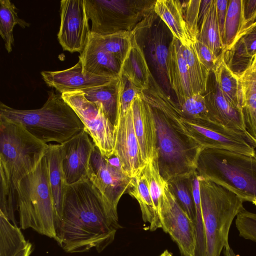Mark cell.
<instances>
[{
  "label": "cell",
  "mask_w": 256,
  "mask_h": 256,
  "mask_svg": "<svg viewBox=\"0 0 256 256\" xmlns=\"http://www.w3.org/2000/svg\"><path fill=\"white\" fill-rule=\"evenodd\" d=\"M120 228L118 214L88 178L66 186L56 240L66 252H101Z\"/></svg>",
  "instance_id": "1"
},
{
  "label": "cell",
  "mask_w": 256,
  "mask_h": 256,
  "mask_svg": "<svg viewBox=\"0 0 256 256\" xmlns=\"http://www.w3.org/2000/svg\"><path fill=\"white\" fill-rule=\"evenodd\" d=\"M42 106L34 110H22L0 103V116L20 124L40 141L62 144L84 128L72 108L62 94L53 90Z\"/></svg>",
  "instance_id": "2"
},
{
  "label": "cell",
  "mask_w": 256,
  "mask_h": 256,
  "mask_svg": "<svg viewBox=\"0 0 256 256\" xmlns=\"http://www.w3.org/2000/svg\"><path fill=\"white\" fill-rule=\"evenodd\" d=\"M196 172L256 206V154L248 156L225 150L203 148Z\"/></svg>",
  "instance_id": "3"
},
{
  "label": "cell",
  "mask_w": 256,
  "mask_h": 256,
  "mask_svg": "<svg viewBox=\"0 0 256 256\" xmlns=\"http://www.w3.org/2000/svg\"><path fill=\"white\" fill-rule=\"evenodd\" d=\"M16 192L20 228H32L56 240V210L46 155L36 168L20 182Z\"/></svg>",
  "instance_id": "4"
},
{
  "label": "cell",
  "mask_w": 256,
  "mask_h": 256,
  "mask_svg": "<svg viewBox=\"0 0 256 256\" xmlns=\"http://www.w3.org/2000/svg\"><path fill=\"white\" fill-rule=\"evenodd\" d=\"M206 256H220L228 244V234L234 218L244 208L236 194L210 180L198 176Z\"/></svg>",
  "instance_id": "5"
},
{
  "label": "cell",
  "mask_w": 256,
  "mask_h": 256,
  "mask_svg": "<svg viewBox=\"0 0 256 256\" xmlns=\"http://www.w3.org/2000/svg\"><path fill=\"white\" fill-rule=\"evenodd\" d=\"M48 148V144L20 124L0 116V168L16 190L20 182L36 168Z\"/></svg>",
  "instance_id": "6"
},
{
  "label": "cell",
  "mask_w": 256,
  "mask_h": 256,
  "mask_svg": "<svg viewBox=\"0 0 256 256\" xmlns=\"http://www.w3.org/2000/svg\"><path fill=\"white\" fill-rule=\"evenodd\" d=\"M152 108L156 126L160 174L167 182L192 175L196 172L198 156L202 148L178 132L162 112Z\"/></svg>",
  "instance_id": "7"
},
{
  "label": "cell",
  "mask_w": 256,
  "mask_h": 256,
  "mask_svg": "<svg viewBox=\"0 0 256 256\" xmlns=\"http://www.w3.org/2000/svg\"><path fill=\"white\" fill-rule=\"evenodd\" d=\"M155 1L84 0L91 33L106 35L132 31L154 10Z\"/></svg>",
  "instance_id": "8"
},
{
  "label": "cell",
  "mask_w": 256,
  "mask_h": 256,
  "mask_svg": "<svg viewBox=\"0 0 256 256\" xmlns=\"http://www.w3.org/2000/svg\"><path fill=\"white\" fill-rule=\"evenodd\" d=\"M167 118L178 132L202 148L225 150L248 156L256 154L244 136L215 122L202 124L186 118L181 112Z\"/></svg>",
  "instance_id": "9"
},
{
  "label": "cell",
  "mask_w": 256,
  "mask_h": 256,
  "mask_svg": "<svg viewBox=\"0 0 256 256\" xmlns=\"http://www.w3.org/2000/svg\"><path fill=\"white\" fill-rule=\"evenodd\" d=\"M84 126L95 146L104 156L114 155L115 138L114 124L104 114L102 108L87 100L80 90L62 94Z\"/></svg>",
  "instance_id": "10"
},
{
  "label": "cell",
  "mask_w": 256,
  "mask_h": 256,
  "mask_svg": "<svg viewBox=\"0 0 256 256\" xmlns=\"http://www.w3.org/2000/svg\"><path fill=\"white\" fill-rule=\"evenodd\" d=\"M113 155L107 158L94 146L88 178L100 192L112 210L118 214L117 207L122 196L130 186L132 178L122 170L118 159Z\"/></svg>",
  "instance_id": "11"
},
{
  "label": "cell",
  "mask_w": 256,
  "mask_h": 256,
  "mask_svg": "<svg viewBox=\"0 0 256 256\" xmlns=\"http://www.w3.org/2000/svg\"><path fill=\"white\" fill-rule=\"evenodd\" d=\"M159 218L161 228L176 244L183 256H194L196 238L194 222L178 203L176 196L166 186Z\"/></svg>",
  "instance_id": "12"
},
{
  "label": "cell",
  "mask_w": 256,
  "mask_h": 256,
  "mask_svg": "<svg viewBox=\"0 0 256 256\" xmlns=\"http://www.w3.org/2000/svg\"><path fill=\"white\" fill-rule=\"evenodd\" d=\"M84 0L60 1V24L58 40L64 50L83 52L91 32Z\"/></svg>",
  "instance_id": "13"
},
{
  "label": "cell",
  "mask_w": 256,
  "mask_h": 256,
  "mask_svg": "<svg viewBox=\"0 0 256 256\" xmlns=\"http://www.w3.org/2000/svg\"><path fill=\"white\" fill-rule=\"evenodd\" d=\"M115 144L114 155L118 160L123 172L132 178L144 170V160L136 136L132 105L114 124Z\"/></svg>",
  "instance_id": "14"
},
{
  "label": "cell",
  "mask_w": 256,
  "mask_h": 256,
  "mask_svg": "<svg viewBox=\"0 0 256 256\" xmlns=\"http://www.w3.org/2000/svg\"><path fill=\"white\" fill-rule=\"evenodd\" d=\"M210 120L244 136L256 148V140L246 131L242 110L231 104L222 94L213 71H210L204 94Z\"/></svg>",
  "instance_id": "15"
},
{
  "label": "cell",
  "mask_w": 256,
  "mask_h": 256,
  "mask_svg": "<svg viewBox=\"0 0 256 256\" xmlns=\"http://www.w3.org/2000/svg\"><path fill=\"white\" fill-rule=\"evenodd\" d=\"M155 12L152 11L138 24L146 32L144 45L145 56L150 61L159 84L170 96V89L168 72V59L170 42L166 33V28H163V24L153 25Z\"/></svg>",
  "instance_id": "16"
},
{
  "label": "cell",
  "mask_w": 256,
  "mask_h": 256,
  "mask_svg": "<svg viewBox=\"0 0 256 256\" xmlns=\"http://www.w3.org/2000/svg\"><path fill=\"white\" fill-rule=\"evenodd\" d=\"M84 129L60 144L62 168L66 186L88 178L94 144Z\"/></svg>",
  "instance_id": "17"
},
{
  "label": "cell",
  "mask_w": 256,
  "mask_h": 256,
  "mask_svg": "<svg viewBox=\"0 0 256 256\" xmlns=\"http://www.w3.org/2000/svg\"><path fill=\"white\" fill-rule=\"evenodd\" d=\"M41 75L49 86L60 94L102 86L119 78L94 74L83 70L80 60L73 66L62 70L42 71Z\"/></svg>",
  "instance_id": "18"
},
{
  "label": "cell",
  "mask_w": 256,
  "mask_h": 256,
  "mask_svg": "<svg viewBox=\"0 0 256 256\" xmlns=\"http://www.w3.org/2000/svg\"><path fill=\"white\" fill-rule=\"evenodd\" d=\"M134 128L142 158L147 164L157 154L158 136L152 108L141 95L132 102Z\"/></svg>",
  "instance_id": "19"
},
{
  "label": "cell",
  "mask_w": 256,
  "mask_h": 256,
  "mask_svg": "<svg viewBox=\"0 0 256 256\" xmlns=\"http://www.w3.org/2000/svg\"><path fill=\"white\" fill-rule=\"evenodd\" d=\"M168 72L170 88L174 91L177 103L180 106L193 92L182 44L173 36L169 46Z\"/></svg>",
  "instance_id": "20"
},
{
  "label": "cell",
  "mask_w": 256,
  "mask_h": 256,
  "mask_svg": "<svg viewBox=\"0 0 256 256\" xmlns=\"http://www.w3.org/2000/svg\"><path fill=\"white\" fill-rule=\"evenodd\" d=\"M154 11L182 46L190 45L196 40L186 22L180 1L155 0Z\"/></svg>",
  "instance_id": "21"
},
{
  "label": "cell",
  "mask_w": 256,
  "mask_h": 256,
  "mask_svg": "<svg viewBox=\"0 0 256 256\" xmlns=\"http://www.w3.org/2000/svg\"><path fill=\"white\" fill-rule=\"evenodd\" d=\"M152 74L144 51L132 30L131 45L121 64L120 76H124L142 91L148 88Z\"/></svg>",
  "instance_id": "22"
},
{
  "label": "cell",
  "mask_w": 256,
  "mask_h": 256,
  "mask_svg": "<svg viewBox=\"0 0 256 256\" xmlns=\"http://www.w3.org/2000/svg\"><path fill=\"white\" fill-rule=\"evenodd\" d=\"M46 155L48 162L49 183L56 210L57 232L62 218L64 196L67 186L62 168L60 144H48Z\"/></svg>",
  "instance_id": "23"
},
{
  "label": "cell",
  "mask_w": 256,
  "mask_h": 256,
  "mask_svg": "<svg viewBox=\"0 0 256 256\" xmlns=\"http://www.w3.org/2000/svg\"><path fill=\"white\" fill-rule=\"evenodd\" d=\"M84 70L104 76L119 78L121 64L112 54L106 52L89 40L79 56Z\"/></svg>",
  "instance_id": "24"
},
{
  "label": "cell",
  "mask_w": 256,
  "mask_h": 256,
  "mask_svg": "<svg viewBox=\"0 0 256 256\" xmlns=\"http://www.w3.org/2000/svg\"><path fill=\"white\" fill-rule=\"evenodd\" d=\"M126 192L138 202L142 220L144 222L149 223L150 230L154 231L161 228L155 212L148 183L142 170L132 178Z\"/></svg>",
  "instance_id": "25"
},
{
  "label": "cell",
  "mask_w": 256,
  "mask_h": 256,
  "mask_svg": "<svg viewBox=\"0 0 256 256\" xmlns=\"http://www.w3.org/2000/svg\"><path fill=\"white\" fill-rule=\"evenodd\" d=\"M242 112L248 132L256 140V70H248L240 78Z\"/></svg>",
  "instance_id": "26"
},
{
  "label": "cell",
  "mask_w": 256,
  "mask_h": 256,
  "mask_svg": "<svg viewBox=\"0 0 256 256\" xmlns=\"http://www.w3.org/2000/svg\"><path fill=\"white\" fill-rule=\"evenodd\" d=\"M198 40L208 47L220 58L224 50L216 18V0L198 24Z\"/></svg>",
  "instance_id": "27"
},
{
  "label": "cell",
  "mask_w": 256,
  "mask_h": 256,
  "mask_svg": "<svg viewBox=\"0 0 256 256\" xmlns=\"http://www.w3.org/2000/svg\"><path fill=\"white\" fill-rule=\"evenodd\" d=\"M118 78L106 84L80 90L83 92L87 100L102 108L104 114L114 125L116 114Z\"/></svg>",
  "instance_id": "28"
},
{
  "label": "cell",
  "mask_w": 256,
  "mask_h": 256,
  "mask_svg": "<svg viewBox=\"0 0 256 256\" xmlns=\"http://www.w3.org/2000/svg\"><path fill=\"white\" fill-rule=\"evenodd\" d=\"M132 34V31H121L106 35L90 32L88 40L98 48L114 55L122 64L131 45Z\"/></svg>",
  "instance_id": "29"
},
{
  "label": "cell",
  "mask_w": 256,
  "mask_h": 256,
  "mask_svg": "<svg viewBox=\"0 0 256 256\" xmlns=\"http://www.w3.org/2000/svg\"><path fill=\"white\" fill-rule=\"evenodd\" d=\"M28 242L20 228L0 212V256H16Z\"/></svg>",
  "instance_id": "30"
},
{
  "label": "cell",
  "mask_w": 256,
  "mask_h": 256,
  "mask_svg": "<svg viewBox=\"0 0 256 256\" xmlns=\"http://www.w3.org/2000/svg\"><path fill=\"white\" fill-rule=\"evenodd\" d=\"M222 94L231 104L242 110V96L240 78L235 76L226 66L222 59H219L213 71Z\"/></svg>",
  "instance_id": "31"
},
{
  "label": "cell",
  "mask_w": 256,
  "mask_h": 256,
  "mask_svg": "<svg viewBox=\"0 0 256 256\" xmlns=\"http://www.w3.org/2000/svg\"><path fill=\"white\" fill-rule=\"evenodd\" d=\"M182 49L186 64L193 94H204L206 90L210 71L200 60L194 44L186 46L182 45Z\"/></svg>",
  "instance_id": "32"
},
{
  "label": "cell",
  "mask_w": 256,
  "mask_h": 256,
  "mask_svg": "<svg viewBox=\"0 0 256 256\" xmlns=\"http://www.w3.org/2000/svg\"><path fill=\"white\" fill-rule=\"evenodd\" d=\"M14 4L9 0H0V34L8 53L12 51L14 38L13 29L18 24L22 28L29 27L30 24L20 18Z\"/></svg>",
  "instance_id": "33"
},
{
  "label": "cell",
  "mask_w": 256,
  "mask_h": 256,
  "mask_svg": "<svg viewBox=\"0 0 256 256\" xmlns=\"http://www.w3.org/2000/svg\"><path fill=\"white\" fill-rule=\"evenodd\" d=\"M221 58L228 68L239 78L251 68L254 60L240 36L230 48L224 52Z\"/></svg>",
  "instance_id": "34"
},
{
  "label": "cell",
  "mask_w": 256,
  "mask_h": 256,
  "mask_svg": "<svg viewBox=\"0 0 256 256\" xmlns=\"http://www.w3.org/2000/svg\"><path fill=\"white\" fill-rule=\"evenodd\" d=\"M244 29L242 0H228L223 40L224 50L234 44Z\"/></svg>",
  "instance_id": "35"
},
{
  "label": "cell",
  "mask_w": 256,
  "mask_h": 256,
  "mask_svg": "<svg viewBox=\"0 0 256 256\" xmlns=\"http://www.w3.org/2000/svg\"><path fill=\"white\" fill-rule=\"evenodd\" d=\"M142 172L146 178L155 212L160 222V211L162 198L168 184L160 174L158 154L146 164Z\"/></svg>",
  "instance_id": "36"
},
{
  "label": "cell",
  "mask_w": 256,
  "mask_h": 256,
  "mask_svg": "<svg viewBox=\"0 0 256 256\" xmlns=\"http://www.w3.org/2000/svg\"><path fill=\"white\" fill-rule=\"evenodd\" d=\"M191 176L176 178L168 182L170 190L195 226L196 209L192 192Z\"/></svg>",
  "instance_id": "37"
},
{
  "label": "cell",
  "mask_w": 256,
  "mask_h": 256,
  "mask_svg": "<svg viewBox=\"0 0 256 256\" xmlns=\"http://www.w3.org/2000/svg\"><path fill=\"white\" fill-rule=\"evenodd\" d=\"M16 190L4 170L0 168V212L13 224L17 225L15 211L17 210Z\"/></svg>",
  "instance_id": "38"
},
{
  "label": "cell",
  "mask_w": 256,
  "mask_h": 256,
  "mask_svg": "<svg viewBox=\"0 0 256 256\" xmlns=\"http://www.w3.org/2000/svg\"><path fill=\"white\" fill-rule=\"evenodd\" d=\"M142 90L121 75L117 82L116 118L126 113L133 101L141 95ZM116 121V120H115Z\"/></svg>",
  "instance_id": "39"
},
{
  "label": "cell",
  "mask_w": 256,
  "mask_h": 256,
  "mask_svg": "<svg viewBox=\"0 0 256 256\" xmlns=\"http://www.w3.org/2000/svg\"><path fill=\"white\" fill-rule=\"evenodd\" d=\"M179 107L186 118L202 124L212 121L209 117L204 94H193Z\"/></svg>",
  "instance_id": "40"
},
{
  "label": "cell",
  "mask_w": 256,
  "mask_h": 256,
  "mask_svg": "<svg viewBox=\"0 0 256 256\" xmlns=\"http://www.w3.org/2000/svg\"><path fill=\"white\" fill-rule=\"evenodd\" d=\"M200 2L201 0H188L184 1V4H182L186 22L196 40L199 32L198 16Z\"/></svg>",
  "instance_id": "41"
},
{
  "label": "cell",
  "mask_w": 256,
  "mask_h": 256,
  "mask_svg": "<svg viewBox=\"0 0 256 256\" xmlns=\"http://www.w3.org/2000/svg\"><path fill=\"white\" fill-rule=\"evenodd\" d=\"M194 44L200 62L208 71H214L220 58L214 54L208 47L200 42L196 40Z\"/></svg>",
  "instance_id": "42"
},
{
  "label": "cell",
  "mask_w": 256,
  "mask_h": 256,
  "mask_svg": "<svg viewBox=\"0 0 256 256\" xmlns=\"http://www.w3.org/2000/svg\"><path fill=\"white\" fill-rule=\"evenodd\" d=\"M242 38L250 56L254 58L256 56V21L244 29L240 34Z\"/></svg>",
  "instance_id": "43"
},
{
  "label": "cell",
  "mask_w": 256,
  "mask_h": 256,
  "mask_svg": "<svg viewBox=\"0 0 256 256\" xmlns=\"http://www.w3.org/2000/svg\"><path fill=\"white\" fill-rule=\"evenodd\" d=\"M242 14L245 28L256 19V0H242Z\"/></svg>",
  "instance_id": "44"
},
{
  "label": "cell",
  "mask_w": 256,
  "mask_h": 256,
  "mask_svg": "<svg viewBox=\"0 0 256 256\" xmlns=\"http://www.w3.org/2000/svg\"><path fill=\"white\" fill-rule=\"evenodd\" d=\"M216 18L221 38L223 42L228 0H216Z\"/></svg>",
  "instance_id": "45"
},
{
  "label": "cell",
  "mask_w": 256,
  "mask_h": 256,
  "mask_svg": "<svg viewBox=\"0 0 256 256\" xmlns=\"http://www.w3.org/2000/svg\"><path fill=\"white\" fill-rule=\"evenodd\" d=\"M32 252V244L28 242L26 247L21 250L16 256H30Z\"/></svg>",
  "instance_id": "46"
},
{
  "label": "cell",
  "mask_w": 256,
  "mask_h": 256,
  "mask_svg": "<svg viewBox=\"0 0 256 256\" xmlns=\"http://www.w3.org/2000/svg\"><path fill=\"white\" fill-rule=\"evenodd\" d=\"M224 256H238L236 254L233 250L230 248L229 244L226 245L223 250Z\"/></svg>",
  "instance_id": "47"
},
{
  "label": "cell",
  "mask_w": 256,
  "mask_h": 256,
  "mask_svg": "<svg viewBox=\"0 0 256 256\" xmlns=\"http://www.w3.org/2000/svg\"><path fill=\"white\" fill-rule=\"evenodd\" d=\"M256 70V56L254 58L252 64L251 68L248 70Z\"/></svg>",
  "instance_id": "48"
},
{
  "label": "cell",
  "mask_w": 256,
  "mask_h": 256,
  "mask_svg": "<svg viewBox=\"0 0 256 256\" xmlns=\"http://www.w3.org/2000/svg\"><path fill=\"white\" fill-rule=\"evenodd\" d=\"M160 256H172L168 250H166Z\"/></svg>",
  "instance_id": "49"
}]
</instances>
